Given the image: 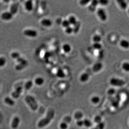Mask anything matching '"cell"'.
I'll return each instance as SVG.
<instances>
[{"label": "cell", "instance_id": "1", "mask_svg": "<svg viewBox=\"0 0 129 129\" xmlns=\"http://www.w3.org/2000/svg\"><path fill=\"white\" fill-rule=\"evenodd\" d=\"M55 112L53 109H50L47 112L45 118L40 120L38 123V127L39 128H42L48 125L54 117Z\"/></svg>", "mask_w": 129, "mask_h": 129}, {"label": "cell", "instance_id": "2", "mask_svg": "<svg viewBox=\"0 0 129 129\" xmlns=\"http://www.w3.org/2000/svg\"><path fill=\"white\" fill-rule=\"evenodd\" d=\"M25 100L32 110L35 111L38 109V104L34 97L30 95L27 96L25 97Z\"/></svg>", "mask_w": 129, "mask_h": 129}, {"label": "cell", "instance_id": "3", "mask_svg": "<svg viewBox=\"0 0 129 129\" xmlns=\"http://www.w3.org/2000/svg\"><path fill=\"white\" fill-rule=\"evenodd\" d=\"M109 83L113 87H122L125 84V82L124 80L120 79L113 77L111 79Z\"/></svg>", "mask_w": 129, "mask_h": 129}, {"label": "cell", "instance_id": "4", "mask_svg": "<svg viewBox=\"0 0 129 129\" xmlns=\"http://www.w3.org/2000/svg\"><path fill=\"white\" fill-rule=\"evenodd\" d=\"M97 15L102 21H105L107 20V16L105 10L102 8H99L97 10Z\"/></svg>", "mask_w": 129, "mask_h": 129}, {"label": "cell", "instance_id": "5", "mask_svg": "<svg viewBox=\"0 0 129 129\" xmlns=\"http://www.w3.org/2000/svg\"><path fill=\"white\" fill-rule=\"evenodd\" d=\"M23 34L25 36L29 37L35 38L37 36L38 32L36 30L31 29H27L24 31Z\"/></svg>", "mask_w": 129, "mask_h": 129}, {"label": "cell", "instance_id": "6", "mask_svg": "<svg viewBox=\"0 0 129 129\" xmlns=\"http://www.w3.org/2000/svg\"><path fill=\"white\" fill-rule=\"evenodd\" d=\"M12 14L10 11H5L1 15V19L4 21H9L11 20L13 18Z\"/></svg>", "mask_w": 129, "mask_h": 129}, {"label": "cell", "instance_id": "7", "mask_svg": "<svg viewBox=\"0 0 129 129\" xmlns=\"http://www.w3.org/2000/svg\"><path fill=\"white\" fill-rule=\"evenodd\" d=\"M23 88L22 87L19 86L17 87L15 89V91L13 92L11 94V96L12 97L15 99H17L20 97L21 94L22 92Z\"/></svg>", "mask_w": 129, "mask_h": 129}, {"label": "cell", "instance_id": "8", "mask_svg": "<svg viewBox=\"0 0 129 129\" xmlns=\"http://www.w3.org/2000/svg\"><path fill=\"white\" fill-rule=\"evenodd\" d=\"M20 123V119L18 117H15L11 122V127L13 129H17Z\"/></svg>", "mask_w": 129, "mask_h": 129}, {"label": "cell", "instance_id": "9", "mask_svg": "<svg viewBox=\"0 0 129 129\" xmlns=\"http://www.w3.org/2000/svg\"><path fill=\"white\" fill-rule=\"evenodd\" d=\"M24 8L26 11L31 12L34 8V4L32 1H27L24 4Z\"/></svg>", "mask_w": 129, "mask_h": 129}, {"label": "cell", "instance_id": "10", "mask_svg": "<svg viewBox=\"0 0 129 129\" xmlns=\"http://www.w3.org/2000/svg\"><path fill=\"white\" fill-rule=\"evenodd\" d=\"M103 68V65L101 63L97 62L95 63L92 67V71L94 72H98Z\"/></svg>", "mask_w": 129, "mask_h": 129}, {"label": "cell", "instance_id": "11", "mask_svg": "<svg viewBox=\"0 0 129 129\" xmlns=\"http://www.w3.org/2000/svg\"><path fill=\"white\" fill-rule=\"evenodd\" d=\"M41 24L46 27H50L52 25V22L49 19H43L41 21Z\"/></svg>", "mask_w": 129, "mask_h": 129}, {"label": "cell", "instance_id": "12", "mask_svg": "<svg viewBox=\"0 0 129 129\" xmlns=\"http://www.w3.org/2000/svg\"><path fill=\"white\" fill-rule=\"evenodd\" d=\"M19 4L18 3L12 4L10 8V12L14 15L17 14L19 10Z\"/></svg>", "mask_w": 129, "mask_h": 129}, {"label": "cell", "instance_id": "13", "mask_svg": "<svg viewBox=\"0 0 129 129\" xmlns=\"http://www.w3.org/2000/svg\"><path fill=\"white\" fill-rule=\"evenodd\" d=\"M4 102L6 104L10 106H13L15 104V102L12 98L10 97H6L4 99Z\"/></svg>", "mask_w": 129, "mask_h": 129}, {"label": "cell", "instance_id": "14", "mask_svg": "<svg viewBox=\"0 0 129 129\" xmlns=\"http://www.w3.org/2000/svg\"><path fill=\"white\" fill-rule=\"evenodd\" d=\"M119 7L123 10H125L127 9L128 4L124 0H118L117 1Z\"/></svg>", "mask_w": 129, "mask_h": 129}, {"label": "cell", "instance_id": "15", "mask_svg": "<svg viewBox=\"0 0 129 129\" xmlns=\"http://www.w3.org/2000/svg\"><path fill=\"white\" fill-rule=\"evenodd\" d=\"M89 75L87 73H84L81 75L80 77V81L83 83L87 82L89 79Z\"/></svg>", "mask_w": 129, "mask_h": 129}, {"label": "cell", "instance_id": "16", "mask_svg": "<svg viewBox=\"0 0 129 129\" xmlns=\"http://www.w3.org/2000/svg\"><path fill=\"white\" fill-rule=\"evenodd\" d=\"M34 83L35 85L38 86H41L42 85L44 82V80L43 78L41 77H36L34 80Z\"/></svg>", "mask_w": 129, "mask_h": 129}, {"label": "cell", "instance_id": "17", "mask_svg": "<svg viewBox=\"0 0 129 129\" xmlns=\"http://www.w3.org/2000/svg\"><path fill=\"white\" fill-rule=\"evenodd\" d=\"M119 44L121 47L124 49H128L129 48V41L128 40L126 39L121 40Z\"/></svg>", "mask_w": 129, "mask_h": 129}, {"label": "cell", "instance_id": "18", "mask_svg": "<svg viewBox=\"0 0 129 129\" xmlns=\"http://www.w3.org/2000/svg\"><path fill=\"white\" fill-rule=\"evenodd\" d=\"M56 76L59 78L62 79L64 78L66 75L64 71L62 69H59L56 72Z\"/></svg>", "mask_w": 129, "mask_h": 129}, {"label": "cell", "instance_id": "19", "mask_svg": "<svg viewBox=\"0 0 129 129\" xmlns=\"http://www.w3.org/2000/svg\"><path fill=\"white\" fill-rule=\"evenodd\" d=\"M62 50L65 53H69L71 51L72 48L70 44L66 43L62 46Z\"/></svg>", "mask_w": 129, "mask_h": 129}, {"label": "cell", "instance_id": "20", "mask_svg": "<svg viewBox=\"0 0 129 129\" xmlns=\"http://www.w3.org/2000/svg\"><path fill=\"white\" fill-rule=\"evenodd\" d=\"M68 21L70 22V25L74 26L77 23V21L76 18L73 16H71L69 18Z\"/></svg>", "mask_w": 129, "mask_h": 129}, {"label": "cell", "instance_id": "21", "mask_svg": "<svg viewBox=\"0 0 129 129\" xmlns=\"http://www.w3.org/2000/svg\"><path fill=\"white\" fill-rule=\"evenodd\" d=\"M83 117V114L82 112L80 111H77L74 114V118L76 120L82 119V117Z\"/></svg>", "mask_w": 129, "mask_h": 129}, {"label": "cell", "instance_id": "22", "mask_svg": "<svg viewBox=\"0 0 129 129\" xmlns=\"http://www.w3.org/2000/svg\"><path fill=\"white\" fill-rule=\"evenodd\" d=\"M33 86V82L31 80H29L24 85V88L26 90H29Z\"/></svg>", "mask_w": 129, "mask_h": 129}, {"label": "cell", "instance_id": "23", "mask_svg": "<svg viewBox=\"0 0 129 129\" xmlns=\"http://www.w3.org/2000/svg\"><path fill=\"white\" fill-rule=\"evenodd\" d=\"M92 40L94 43H100L102 41V37L100 35L96 34L93 36Z\"/></svg>", "mask_w": 129, "mask_h": 129}, {"label": "cell", "instance_id": "24", "mask_svg": "<svg viewBox=\"0 0 129 129\" xmlns=\"http://www.w3.org/2000/svg\"><path fill=\"white\" fill-rule=\"evenodd\" d=\"M122 69L125 72H129V63L125 62L122 64Z\"/></svg>", "mask_w": 129, "mask_h": 129}, {"label": "cell", "instance_id": "25", "mask_svg": "<svg viewBox=\"0 0 129 129\" xmlns=\"http://www.w3.org/2000/svg\"><path fill=\"white\" fill-rule=\"evenodd\" d=\"M91 101L94 104H97L100 101V98H99V97H98V96H93L91 98Z\"/></svg>", "mask_w": 129, "mask_h": 129}, {"label": "cell", "instance_id": "26", "mask_svg": "<svg viewBox=\"0 0 129 129\" xmlns=\"http://www.w3.org/2000/svg\"><path fill=\"white\" fill-rule=\"evenodd\" d=\"M92 47L94 49L100 50L102 49V46L100 43H94L92 45Z\"/></svg>", "mask_w": 129, "mask_h": 129}, {"label": "cell", "instance_id": "27", "mask_svg": "<svg viewBox=\"0 0 129 129\" xmlns=\"http://www.w3.org/2000/svg\"><path fill=\"white\" fill-rule=\"evenodd\" d=\"M11 56L12 58H13L14 59H17L18 58H19V57H21L20 53L19 52L17 51H14L11 54Z\"/></svg>", "mask_w": 129, "mask_h": 129}, {"label": "cell", "instance_id": "28", "mask_svg": "<svg viewBox=\"0 0 129 129\" xmlns=\"http://www.w3.org/2000/svg\"><path fill=\"white\" fill-rule=\"evenodd\" d=\"M84 125L87 127H90L92 125V123L89 119H85L83 120Z\"/></svg>", "mask_w": 129, "mask_h": 129}, {"label": "cell", "instance_id": "29", "mask_svg": "<svg viewBox=\"0 0 129 129\" xmlns=\"http://www.w3.org/2000/svg\"><path fill=\"white\" fill-rule=\"evenodd\" d=\"M6 59L4 56L0 57V67H3L6 64Z\"/></svg>", "mask_w": 129, "mask_h": 129}, {"label": "cell", "instance_id": "30", "mask_svg": "<svg viewBox=\"0 0 129 129\" xmlns=\"http://www.w3.org/2000/svg\"><path fill=\"white\" fill-rule=\"evenodd\" d=\"M62 26L65 29L68 27L69 26H70L71 25L70 24V22L68 21V19H65L62 21V24H61Z\"/></svg>", "mask_w": 129, "mask_h": 129}, {"label": "cell", "instance_id": "31", "mask_svg": "<svg viewBox=\"0 0 129 129\" xmlns=\"http://www.w3.org/2000/svg\"><path fill=\"white\" fill-rule=\"evenodd\" d=\"M65 32L66 34H71L72 33L74 32L73 28L70 26L67 28L65 29Z\"/></svg>", "mask_w": 129, "mask_h": 129}, {"label": "cell", "instance_id": "32", "mask_svg": "<svg viewBox=\"0 0 129 129\" xmlns=\"http://www.w3.org/2000/svg\"><path fill=\"white\" fill-rule=\"evenodd\" d=\"M27 65H26L23 64H18L17 65H16V69L18 71H20L21 70L25 68V67H26Z\"/></svg>", "mask_w": 129, "mask_h": 129}, {"label": "cell", "instance_id": "33", "mask_svg": "<svg viewBox=\"0 0 129 129\" xmlns=\"http://www.w3.org/2000/svg\"><path fill=\"white\" fill-rule=\"evenodd\" d=\"M74 26L75 27H73V28L74 32L77 33L80 29V24L77 21V23L74 25Z\"/></svg>", "mask_w": 129, "mask_h": 129}, {"label": "cell", "instance_id": "34", "mask_svg": "<svg viewBox=\"0 0 129 129\" xmlns=\"http://www.w3.org/2000/svg\"><path fill=\"white\" fill-rule=\"evenodd\" d=\"M72 121V117L70 116H67L65 117L63 119V122H66L68 124L69 123H70Z\"/></svg>", "mask_w": 129, "mask_h": 129}, {"label": "cell", "instance_id": "35", "mask_svg": "<svg viewBox=\"0 0 129 129\" xmlns=\"http://www.w3.org/2000/svg\"><path fill=\"white\" fill-rule=\"evenodd\" d=\"M60 128L61 129H67L68 127V124L64 122H62L59 125Z\"/></svg>", "mask_w": 129, "mask_h": 129}, {"label": "cell", "instance_id": "36", "mask_svg": "<svg viewBox=\"0 0 129 129\" xmlns=\"http://www.w3.org/2000/svg\"><path fill=\"white\" fill-rule=\"evenodd\" d=\"M102 118L99 115L96 116L94 118V122L97 124H99L102 122Z\"/></svg>", "mask_w": 129, "mask_h": 129}, {"label": "cell", "instance_id": "37", "mask_svg": "<svg viewBox=\"0 0 129 129\" xmlns=\"http://www.w3.org/2000/svg\"><path fill=\"white\" fill-rule=\"evenodd\" d=\"M115 89L113 88H110L108 89L107 92V93L109 95H113L115 93Z\"/></svg>", "mask_w": 129, "mask_h": 129}, {"label": "cell", "instance_id": "38", "mask_svg": "<svg viewBox=\"0 0 129 129\" xmlns=\"http://www.w3.org/2000/svg\"><path fill=\"white\" fill-rule=\"evenodd\" d=\"M99 4L102 6H106L108 5L109 4V1L107 0H100L99 1Z\"/></svg>", "mask_w": 129, "mask_h": 129}, {"label": "cell", "instance_id": "39", "mask_svg": "<svg viewBox=\"0 0 129 129\" xmlns=\"http://www.w3.org/2000/svg\"><path fill=\"white\" fill-rule=\"evenodd\" d=\"M90 2H91V1L88 0H82L80 1V5L82 6H85L87 5Z\"/></svg>", "mask_w": 129, "mask_h": 129}, {"label": "cell", "instance_id": "40", "mask_svg": "<svg viewBox=\"0 0 129 129\" xmlns=\"http://www.w3.org/2000/svg\"><path fill=\"white\" fill-rule=\"evenodd\" d=\"M105 127V124L103 122L99 123L97 126V129H104Z\"/></svg>", "mask_w": 129, "mask_h": 129}, {"label": "cell", "instance_id": "41", "mask_svg": "<svg viewBox=\"0 0 129 129\" xmlns=\"http://www.w3.org/2000/svg\"><path fill=\"white\" fill-rule=\"evenodd\" d=\"M99 4V1H97V0H94L91 1V5L94 6V7L97 8V6H98V5Z\"/></svg>", "mask_w": 129, "mask_h": 129}, {"label": "cell", "instance_id": "42", "mask_svg": "<svg viewBox=\"0 0 129 129\" xmlns=\"http://www.w3.org/2000/svg\"><path fill=\"white\" fill-rule=\"evenodd\" d=\"M76 124L79 127H82V126L84 125L83 120H82V119H80L77 120Z\"/></svg>", "mask_w": 129, "mask_h": 129}, {"label": "cell", "instance_id": "43", "mask_svg": "<svg viewBox=\"0 0 129 129\" xmlns=\"http://www.w3.org/2000/svg\"><path fill=\"white\" fill-rule=\"evenodd\" d=\"M88 10L91 12H94L96 10V8L94 7L92 5H89L88 8Z\"/></svg>", "mask_w": 129, "mask_h": 129}, {"label": "cell", "instance_id": "44", "mask_svg": "<svg viewBox=\"0 0 129 129\" xmlns=\"http://www.w3.org/2000/svg\"><path fill=\"white\" fill-rule=\"evenodd\" d=\"M62 21L63 20L61 19V18H58V19H57L56 21V24L58 25H61L62 24Z\"/></svg>", "mask_w": 129, "mask_h": 129}, {"label": "cell", "instance_id": "45", "mask_svg": "<svg viewBox=\"0 0 129 129\" xmlns=\"http://www.w3.org/2000/svg\"><path fill=\"white\" fill-rule=\"evenodd\" d=\"M127 12H128V14H129V8H128V10H127Z\"/></svg>", "mask_w": 129, "mask_h": 129}, {"label": "cell", "instance_id": "46", "mask_svg": "<svg viewBox=\"0 0 129 129\" xmlns=\"http://www.w3.org/2000/svg\"><path fill=\"white\" fill-rule=\"evenodd\" d=\"M0 89H1V85H0Z\"/></svg>", "mask_w": 129, "mask_h": 129}]
</instances>
